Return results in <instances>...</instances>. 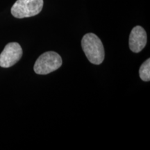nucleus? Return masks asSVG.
<instances>
[{"mask_svg": "<svg viewBox=\"0 0 150 150\" xmlns=\"http://www.w3.org/2000/svg\"><path fill=\"white\" fill-rule=\"evenodd\" d=\"M63 61L61 56L54 52H47L38 57L33 70L38 74H47L59 68Z\"/></svg>", "mask_w": 150, "mask_h": 150, "instance_id": "obj_2", "label": "nucleus"}, {"mask_svg": "<svg viewBox=\"0 0 150 150\" xmlns=\"http://www.w3.org/2000/svg\"><path fill=\"white\" fill-rule=\"evenodd\" d=\"M43 0H17L11 8V14L22 19L37 16L42 11Z\"/></svg>", "mask_w": 150, "mask_h": 150, "instance_id": "obj_3", "label": "nucleus"}, {"mask_svg": "<svg viewBox=\"0 0 150 150\" xmlns=\"http://www.w3.org/2000/svg\"><path fill=\"white\" fill-rule=\"evenodd\" d=\"M140 77L144 81H149L150 80V59L144 62L139 70Z\"/></svg>", "mask_w": 150, "mask_h": 150, "instance_id": "obj_6", "label": "nucleus"}, {"mask_svg": "<svg viewBox=\"0 0 150 150\" xmlns=\"http://www.w3.org/2000/svg\"><path fill=\"white\" fill-rule=\"evenodd\" d=\"M147 33L140 26H136L131 30L129 35V48L134 53L141 52L147 44Z\"/></svg>", "mask_w": 150, "mask_h": 150, "instance_id": "obj_5", "label": "nucleus"}, {"mask_svg": "<svg viewBox=\"0 0 150 150\" xmlns=\"http://www.w3.org/2000/svg\"><path fill=\"white\" fill-rule=\"evenodd\" d=\"M81 47L88 61L94 65H100L104 60V48L102 42L93 33L86 34L81 40Z\"/></svg>", "mask_w": 150, "mask_h": 150, "instance_id": "obj_1", "label": "nucleus"}, {"mask_svg": "<svg viewBox=\"0 0 150 150\" xmlns=\"http://www.w3.org/2000/svg\"><path fill=\"white\" fill-rule=\"evenodd\" d=\"M23 51L18 42L7 44L0 54V66L8 68L16 64L22 58Z\"/></svg>", "mask_w": 150, "mask_h": 150, "instance_id": "obj_4", "label": "nucleus"}]
</instances>
